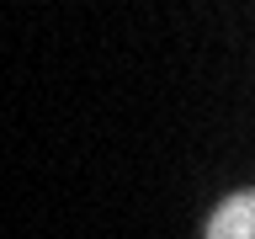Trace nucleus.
Instances as JSON below:
<instances>
[{
	"label": "nucleus",
	"mask_w": 255,
	"mask_h": 239,
	"mask_svg": "<svg viewBox=\"0 0 255 239\" xmlns=\"http://www.w3.org/2000/svg\"><path fill=\"white\" fill-rule=\"evenodd\" d=\"M207 239H255V197L250 191H234V197H223L213 207Z\"/></svg>",
	"instance_id": "nucleus-1"
}]
</instances>
